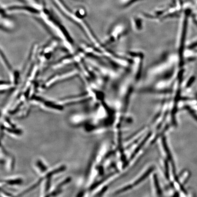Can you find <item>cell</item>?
<instances>
[{
    "label": "cell",
    "instance_id": "3957f363",
    "mask_svg": "<svg viewBox=\"0 0 197 197\" xmlns=\"http://www.w3.org/2000/svg\"><path fill=\"white\" fill-rule=\"evenodd\" d=\"M197 42H195V43H194V44H192V45L191 47L192 48H193V47H197Z\"/></svg>",
    "mask_w": 197,
    "mask_h": 197
},
{
    "label": "cell",
    "instance_id": "7a4b0ae2",
    "mask_svg": "<svg viewBox=\"0 0 197 197\" xmlns=\"http://www.w3.org/2000/svg\"><path fill=\"white\" fill-rule=\"evenodd\" d=\"M176 7L180 5L181 0H172Z\"/></svg>",
    "mask_w": 197,
    "mask_h": 197
},
{
    "label": "cell",
    "instance_id": "6da1fadb",
    "mask_svg": "<svg viewBox=\"0 0 197 197\" xmlns=\"http://www.w3.org/2000/svg\"><path fill=\"white\" fill-rule=\"evenodd\" d=\"M140 0H117L118 5L122 8H125L139 2Z\"/></svg>",
    "mask_w": 197,
    "mask_h": 197
}]
</instances>
